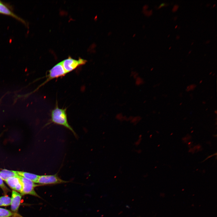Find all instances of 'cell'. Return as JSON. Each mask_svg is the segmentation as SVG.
Returning a JSON list of instances; mask_svg holds the SVG:
<instances>
[{"instance_id":"1","label":"cell","mask_w":217,"mask_h":217,"mask_svg":"<svg viewBox=\"0 0 217 217\" xmlns=\"http://www.w3.org/2000/svg\"><path fill=\"white\" fill-rule=\"evenodd\" d=\"M66 110V108H60L57 102L55 107L51 111V118L49 123H53L63 126L69 130L76 136L75 132L68 122Z\"/></svg>"},{"instance_id":"2","label":"cell","mask_w":217,"mask_h":217,"mask_svg":"<svg viewBox=\"0 0 217 217\" xmlns=\"http://www.w3.org/2000/svg\"><path fill=\"white\" fill-rule=\"evenodd\" d=\"M67 74L63 68L61 61L57 64L48 71V74L46 76V80L39 88L52 79L65 76Z\"/></svg>"},{"instance_id":"3","label":"cell","mask_w":217,"mask_h":217,"mask_svg":"<svg viewBox=\"0 0 217 217\" xmlns=\"http://www.w3.org/2000/svg\"><path fill=\"white\" fill-rule=\"evenodd\" d=\"M70 182L60 178L57 173L54 175H39L36 183L40 186L54 185Z\"/></svg>"},{"instance_id":"4","label":"cell","mask_w":217,"mask_h":217,"mask_svg":"<svg viewBox=\"0 0 217 217\" xmlns=\"http://www.w3.org/2000/svg\"><path fill=\"white\" fill-rule=\"evenodd\" d=\"M18 178L21 181L23 184L22 190L20 193L21 195L30 194L40 198L34 190L35 187L40 185L36 184L31 180L22 176L19 175Z\"/></svg>"},{"instance_id":"5","label":"cell","mask_w":217,"mask_h":217,"mask_svg":"<svg viewBox=\"0 0 217 217\" xmlns=\"http://www.w3.org/2000/svg\"><path fill=\"white\" fill-rule=\"evenodd\" d=\"M86 62V60L81 58L76 60L72 58L70 56L61 61L63 68L67 74L79 66L85 64Z\"/></svg>"},{"instance_id":"6","label":"cell","mask_w":217,"mask_h":217,"mask_svg":"<svg viewBox=\"0 0 217 217\" xmlns=\"http://www.w3.org/2000/svg\"><path fill=\"white\" fill-rule=\"evenodd\" d=\"M0 14L12 17L21 22L25 25H27L26 21L15 14L7 4L2 2L0 3Z\"/></svg>"},{"instance_id":"7","label":"cell","mask_w":217,"mask_h":217,"mask_svg":"<svg viewBox=\"0 0 217 217\" xmlns=\"http://www.w3.org/2000/svg\"><path fill=\"white\" fill-rule=\"evenodd\" d=\"M21 195L16 191L12 190L11 198V209L14 212H16L20 206L21 199Z\"/></svg>"},{"instance_id":"8","label":"cell","mask_w":217,"mask_h":217,"mask_svg":"<svg viewBox=\"0 0 217 217\" xmlns=\"http://www.w3.org/2000/svg\"><path fill=\"white\" fill-rule=\"evenodd\" d=\"M17 175L33 181L36 183L39 175L35 174L21 171H16Z\"/></svg>"},{"instance_id":"9","label":"cell","mask_w":217,"mask_h":217,"mask_svg":"<svg viewBox=\"0 0 217 217\" xmlns=\"http://www.w3.org/2000/svg\"><path fill=\"white\" fill-rule=\"evenodd\" d=\"M19 181L18 177H10L5 181L11 189L14 190L15 187Z\"/></svg>"},{"instance_id":"10","label":"cell","mask_w":217,"mask_h":217,"mask_svg":"<svg viewBox=\"0 0 217 217\" xmlns=\"http://www.w3.org/2000/svg\"><path fill=\"white\" fill-rule=\"evenodd\" d=\"M11 198L7 196L0 197V206H7L11 205Z\"/></svg>"},{"instance_id":"11","label":"cell","mask_w":217,"mask_h":217,"mask_svg":"<svg viewBox=\"0 0 217 217\" xmlns=\"http://www.w3.org/2000/svg\"><path fill=\"white\" fill-rule=\"evenodd\" d=\"M13 214L10 210L0 208V217H11Z\"/></svg>"},{"instance_id":"12","label":"cell","mask_w":217,"mask_h":217,"mask_svg":"<svg viewBox=\"0 0 217 217\" xmlns=\"http://www.w3.org/2000/svg\"><path fill=\"white\" fill-rule=\"evenodd\" d=\"M0 187L2 189L5 194L7 193L10 190L4 184L3 180L0 177Z\"/></svg>"},{"instance_id":"13","label":"cell","mask_w":217,"mask_h":217,"mask_svg":"<svg viewBox=\"0 0 217 217\" xmlns=\"http://www.w3.org/2000/svg\"><path fill=\"white\" fill-rule=\"evenodd\" d=\"M22 189L23 184L21 181L20 179L19 181L15 187L14 190L17 191L21 193L22 191Z\"/></svg>"},{"instance_id":"14","label":"cell","mask_w":217,"mask_h":217,"mask_svg":"<svg viewBox=\"0 0 217 217\" xmlns=\"http://www.w3.org/2000/svg\"><path fill=\"white\" fill-rule=\"evenodd\" d=\"M135 79V83L137 86L140 85L144 83L143 79L140 77L138 76Z\"/></svg>"},{"instance_id":"15","label":"cell","mask_w":217,"mask_h":217,"mask_svg":"<svg viewBox=\"0 0 217 217\" xmlns=\"http://www.w3.org/2000/svg\"><path fill=\"white\" fill-rule=\"evenodd\" d=\"M0 177L2 180L5 181L10 176L8 174L0 171Z\"/></svg>"},{"instance_id":"16","label":"cell","mask_w":217,"mask_h":217,"mask_svg":"<svg viewBox=\"0 0 217 217\" xmlns=\"http://www.w3.org/2000/svg\"><path fill=\"white\" fill-rule=\"evenodd\" d=\"M196 87V85L194 84H192L187 86L186 91L188 92L190 91L193 90Z\"/></svg>"},{"instance_id":"17","label":"cell","mask_w":217,"mask_h":217,"mask_svg":"<svg viewBox=\"0 0 217 217\" xmlns=\"http://www.w3.org/2000/svg\"><path fill=\"white\" fill-rule=\"evenodd\" d=\"M123 117L124 116L121 113H118L116 116V118L118 120H121L123 119Z\"/></svg>"},{"instance_id":"18","label":"cell","mask_w":217,"mask_h":217,"mask_svg":"<svg viewBox=\"0 0 217 217\" xmlns=\"http://www.w3.org/2000/svg\"><path fill=\"white\" fill-rule=\"evenodd\" d=\"M140 118H141L140 116H136L134 117H133L131 119V121L132 122H136L138 121V120H140Z\"/></svg>"},{"instance_id":"19","label":"cell","mask_w":217,"mask_h":217,"mask_svg":"<svg viewBox=\"0 0 217 217\" xmlns=\"http://www.w3.org/2000/svg\"><path fill=\"white\" fill-rule=\"evenodd\" d=\"M178 8V5H174L172 9V11L173 12H175L177 10Z\"/></svg>"},{"instance_id":"20","label":"cell","mask_w":217,"mask_h":217,"mask_svg":"<svg viewBox=\"0 0 217 217\" xmlns=\"http://www.w3.org/2000/svg\"><path fill=\"white\" fill-rule=\"evenodd\" d=\"M166 4L165 3H162L158 7V8H160L162 6L166 5Z\"/></svg>"},{"instance_id":"21","label":"cell","mask_w":217,"mask_h":217,"mask_svg":"<svg viewBox=\"0 0 217 217\" xmlns=\"http://www.w3.org/2000/svg\"><path fill=\"white\" fill-rule=\"evenodd\" d=\"M133 77L134 79H136L138 76V74L137 73H135L133 75Z\"/></svg>"},{"instance_id":"22","label":"cell","mask_w":217,"mask_h":217,"mask_svg":"<svg viewBox=\"0 0 217 217\" xmlns=\"http://www.w3.org/2000/svg\"><path fill=\"white\" fill-rule=\"evenodd\" d=\"M202 103H203V104H206V102L205 101H203V102H202Z\"/></svg>"},{"instance_id":"23","label":"cell","mask_w":217,"mask_h":217,"mask_svg":"<svg viewBox=\"0 0 217 217\" xmlns=\"http://www.w3.org/2000/svg\"><path fill=\"white\" fill-rule=\"evenodd\" d=\"M214 112H215V114H216L217 113V110H215V111H214Z\"/></svg>"},{"instance_id":"24","label":"cell","mask_w":217,"mask_h":217,"mask_svg":"<svg viewBox=\"0 0 217 217\" xmlns=\"http://www.w3.org/2000/svg\"><path fill=\"white\" fill-rule=\"evenodd\" d=\"M202 82H203V80H201L200 81L199 83H202Z\"/></svg>"},{"instance_id":"25","label":"cell","mask_w":217,"mask_h":217,"mask_svg":"<svg viewBox=\"0 0 217 217\" xmlns=\"http://www.w3.org/2000/svg\"><path fill=\"white\" fill-rule=\"evenodd\" d=\"M212 72H210L209 73V75L211 74H212Z\"/></svg>"},{"instance_id":"26","label":"cell","mask_w":217,"mask_h":217,"mask_svg":"<svg viewBox=\"0 0 217 217\" xmlns=\"http://www.w3.org/2000/svg\"><path fill=\"white\" fill-rule=\"evenodd\" d=\"M182 103H181L180 104V105H182Z\"/></svg>"},{"instance_id":"27","label":"cell","mask_w":217,"mask_h":217,"mask_svg":"<svg viewBox=\"0 0 217 217\" xmlns=\"http://www.w3.org/2000/svg\"><path fill=\"white\" fill-rule=\"evenodd\" d=\"M153 68H152V69H151V71L153 70Z\"/></svg>"},{"instance_id":"28","label":"cell","mask_w":217,"mask_h":217,"mask_svg":"<svg viewBox=\"0 0 217 217\" xmlns=\"http://www.w3.org/2000/svg\"><path fill=\"white\" fill-rule=\"evenodd\" d=\"M214 74H213V75H212V76H214Z\"/></svg>"},{"instance_id":"29","label":"cell","mask_w":217,"mask_h":217,"mask_svg":"<svg viewBox=\"0 0 217 217\" xmlns=\"http://www.w3.org/2000/svg\"><path fill=\"white\" fill-rule=\"evenodd\" d=\"M191 52V51H190L189 53H190V52Z\"/></svg>"},{"instance_id":"30","label":"cell","mask_w":217,"mask_h":217,"mask_svg":"<svg viewBox=\"0 0 217 217\" xmlns=\"http://www.w3.org/2000/svg\"><path fill=\"white\" fill-rule=\"evenodd\" d=\"M177 25L176 26L175 28H176V27H177Z\"/></svg>"},{"instance_id":"31","label":"cell","mask_w":217,"mask_h":217,"mask_svg":"<svg viewBox=\"0 0 217 217\" xmlns=\"http://www.w3.org/2000/svg\"><path fill=\"white\" fill-rule=\"evenodd\" d=\"M208 108H207L206 110V111L207 110H208Z\"/></svg>"},{"instance_id":"32","label":"cell","mask_w":217,"mask_h":217,"mask_svg":"<svg viewBox=\"0 0 217 217\" xmlns=\"http://www.w3.org/2000/svg\"><path fill=\"white\" fill-rule=\"evenodd\" d=\"M1 2V1H0V3Z\"/></svg>"}]
</instances>
